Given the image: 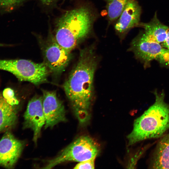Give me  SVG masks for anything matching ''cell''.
Listing matches in <instances>:
<instances>
[{
	"instance_id": "obj_1",
	"label": "cell",
	"mask_w": 169,
	"mask_h": 169,
	"mask_svg": "<svg viewBox=\"0 0 169 169\" xmlns=\"http://www.w3.org/2000/svg\"><path fill=\"white\" fill-rule=\"evenodd\" d=\"M92 46L82 50L79 61L64 82L63 88L79 122L85 124L90 118L93 94V80L97 65Z\"/></svg>"
},
{
	"instance_id": "obj_2",
	"label": "cell",
	"mask_w": 169,
	"mask_h": 169,
	"mask_svg": "<svg viewBox=\"0 0 169 169\" xmlns=\"http://www.w3.org/2000/svg\"><path fill=\"white\" fill-rule=\"evenodd\" d=\"M99 16L90 3L67 12L58 21L54 39L71 53L80 42L93 34L94 24Z\"/></svg>"
},
{
	"instance_id": "obj_3",
	"label": "cell",
	"mask_w": 169,
	"mask_h": 169,
	"mask_svg": "<svg viewBox=\"0 0 169 169\" xmlns=\"http://www.w3.org/2000/svg\"><path fill=\"white\" fill-rule=\"evenodd\" d=\"M154 103L134 121L127 138L129 145L147 139L162 137L169 129V104L163 91L154 92Z\"/></svg>"
},
{
	"instance_id": "obj_4",
	"label": "cell",
	"mask_w": 169,
	"mask_h": 169,
	"mask_svg": "<svg viewBox=\"0 0 169 169\" xmlns=\"http://www.w3.org/2000/svg\"><path fill=\"white\" fill-rule=\"evenodd\" d=\"M98 143L91 137L83 136L63 149L54 158L49 160L44 168L51 169L67 161L80 162L95 158L100 152Z\"/></svg>"
},
{
	"instance_id": "obj_5",
	"label": "cell",
	"mask_w": 169,
	"mask_h": 169,
	"mask_svg": "<svg viewBox=\"0 0 169 169\" xmlns=\"http://www.w3.org/2000/svg\"><path fill=\"white\" fill-rule=\"evenodd\" d=\"M0 70L11 73L20 81L35 85L46 82L49 72L44 62L24 59H0Z\"/></svg>"
},
{
	"instance_id": "obj_6",
	"label": "cell",
	"mask_w": 169,
	"mask_h": 169,
	"mask_svg": "<svg viewBox=\"0 0 169 169\" xmlns=\"http://www.w3.org/2000/svg\"><path fill=\"white\" fill-rule=\"evenodd\" d=\"M43 108L45 119V129L66 121L65 110L55 91L43 90Z\"/></svg>"
},
{
	"instance_id": "obj_7",
	"label": "cell",
	"mask_w": 169,
	"mask_h": 169,
	"mask_svg": "<svg viewBox=\"0 0 169 169\" xmlns=\"http://www.w3.org/2000/svg\"><path fill=\"white\" fill-rule=\"evenodd\" d=\"M24 145L10 130L6 131L0 140V166L13 168L21 155Z\"/></svg>"
},
{
	"instance_id": "obj_8",
	"label": "cell",
	"mask_w": 169,
	"mask_h": 169,
	"mask_svg": "<svg viewBox=\"0 0 169 169\" xmlns=\"http://www.w3.org/2000/svg\"><path fill=\"white\" fill-rule=\"evenodd\" d=\"M42 102V96L33 97L29 101L23 116V128H29L33 131V141L35 143L45 123Z\"/></svg>"
},
{
	"instance_id": "obj_9",
	"label": "cell",
	"mask_w": 169,
	"mask_h": 169,
	"mask_svg": "<svg viewBox=\"0 0 169 169\" xmlns=\"http://www.w3.org/2000/svg\"><path fill=\"white\" fill-rule=\"evenodd\" d=\"M141 8L136 0H130L116 20L114 30L121 41L140 23Z\"/></svg>"
},
{
	"instance_id": "obj_10",
	"label": "cell",
	"mask_w": 169,
	"mask_h": 169,
	"mask_svg": "<svg viewBox=\"0 0 169 169\" xmlns=\"http://www.w3.org/2000/svg\"><path fill=\"white\" fill-rule=\"evenodd\" d=\"M44 62L49 72L58 74L63 72L71 59L67 51L52 38L44 50Z\"/></svg>"
},
{
	"instance_id": "obj_11",
	"label": "cell",
	"mask_w": 169,
	"mask_h": 169,
	"mask_svg": "<svg viewBox=\"0 0 169 169\" xmlns=\"http://www.w3.org/2000/svg\"><path fill=\"white\" fill-rule=\"evenodd\" d=\"M164 49L160 44L150 40L142 31L132 40L130 47L136 56L146 63L157 59Z\"/></svg>"
},
{
	"instance_id": "obj_12",
	"label": "cell",
	"mask_w": 169,
	"mask_h": 169,
	"mask_svg": "<svg viewBox=\"0 0 169 169\" xmlns=\"http://www.w3.org/2000/svg\"><path fill=\"white\" fill-rule=\"evenodd\" d=\"M149 168L169 169V132L158 141L149 162Z\"/></svg>"
},
{
	"instance_id": "obj_13",
	"label": "cell",
	"mask_w": 169,
	"mask_h": 169,
	"mask_svg": "<svg viewBox=\"0 0 169 169\" xmlns=\"http://www.w3.org/2000/svg\"><path fill=\"white\" fill-rule=\"evenodd\" d=\"M138 26L144 29V33L150 40L161 45L166 39L169 29L167 26L160 21L156 12L150 22L146 23H140Z\"/></svg>"
},
{
	"instance_id": "obj_14",
	"label": "cell",
	"mask_w": 169,
	"mask_h": 169,
	"mask_svg": "<svg viewBox=\"0 0 169 169\" xmlns=\"http://www.w3.org/2000/svg\"><path fill=\"white\" fill-rule=\"evenodd\" d=\"M16 106L11 104L0 92V133L10 130L17 119Z\"/></svg>"
},
{
	"instance_id": "obj_15",
	"label": "cell",
	"mask_w": 169,
	"mask_h": 169,
	"mask_svg": "<svg viewBox=\"0 0 169 169\" xmlns=\"http://www.w3.org/2000/svg\"><path fill=\"white\" fill-rule=\"evenodd\" d=\"M130 0H105L107 12L108 27L118 18Z\"/></svg>"
},
{
	"instance_id": "obj_16",
	"label": "cell",
	"mask_w": 169,
	"mask_h": 169,
	"mask_svg": "<svg viewBox=\"0 0 169 169\" xmlns=\"http://www.w3.org/2000/svg\"><path fill=\"white\" fill-rule=\"evenodd\" d=\"M23 0H0V10L9 11L18 5Z\"/></svg>"
},
{
	"instance_id": "obj_17",
	"label": "cell",
	"mask_w": 169,
	"mask_h": 169,
	"mask_svg": "<svg viewBox=\"0 0 169 169\" xmlns=\"http://www.w3.org/2000/svg\"><path fill=\"white\" fill-rule=\"evenodd\" d=\"M2 93L4 97L11 104L15 106L18 104V101L14 96V92L12 90L9 88H7Z\"/></svg>"
},
{
	"instance_id": "obj_18",
	"label": "cell",
	"mask_w": 169,
	"mask_h": 169,
	"mask_svg": "<svg viewBox=\"0 0 169 169\" xmlns=\"http://www.w3.org/2000/svg\"><path fill=\"white\" fill-rule=\"evenodd\" d=\"M95 158L89 159L79 162L74 167V169H94Z\"/></svg>"
},
{
	"instance_id": "obj_19",
	"label": "cell",
	"mask_w": 169,
	"mask_h": 169,
	"mask_svg": "<svg viewBox=\"0 0 169 169\" xmlns=\"http://www.w3.org/2000/svg\"><path fill=\"white\" fill-rule=\"evenodd\" d=\"M157 60L162 64L169 67V50L164 48Z\"/></svg>"
},
{
	"instance_id": "obj_20",
	"label": "cell",
	"mask_w": 169,
	"mask_h": 169,
	"mask_svg": "<svg viewBox=\"0 0 169 169\" xmlns=\"http://www.w3.org/2000/svg\"><path fill=\"white\" fill-rule=\"evenodd\" d=\"M161 45L163 48L169 50V29L166 39Z\"/></svg>"
},
{
	"instance_id": "obj_21",
	"label": "cell",
	"mask_w": 169,
	"mask_h": 169,
	"mask_svg": "<svg viewBox=\"0 0 169 169\" xmlns=\"http://www.w3.org/2000/svg\"><path fill=\"white\" fill-rule=\"evenodd\" d=\"M42 3L44 4L49 5L54 0H41Z\"/></svg>"
},
{
	"instance_id": "obj_22",
	"label": "cell",
	"mask_w": 169,
	"mask_h": 169,
	"mask_svg": "<svg viewBox=\"0 0 169 169\" xmlns=\"http://www.w3.org/2000/svg\"><path fill=\"white\" fill-rule=\"evenodd\" d=\"M4 46V45L3 44H0V47L1 46Z\"/></svg>"
}]
</instances>
